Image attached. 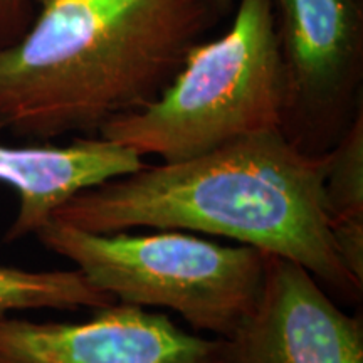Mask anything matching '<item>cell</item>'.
<instances>
[{
  "label": "cell",
  "instance_id": "cell-1",
  "mask_svg": "<svg viewBox=\"0 0 363 363\" xmlns=\"http://www.w3.org/2000/svg\"><path fill=\"white\" fill-rule=\"evenodd\" d=\"M325 162L279 128L266 130L81 190L51 220L96 234L148 227L222 235L298 262L326 291L358 305L363 281L345 266L326 219Z\"/></svg>",
  "mask_w": 363,
  "mask_h": 363
},
{
  "label": "cell",
  "instance_id": "cell-2",
  "mask_svg": "<svg viewBox=\"0 0 363 363\" xmlns=\"http://www.w3.org/2000/svg\"><path fill=\"white\" fill-rule=\"evenodd\" d=\"M0 49V130L94 136L160 96L219 19L212 0H33Z\"/></svg>",
  "mask_w": 363,
  "mask_h": 363
},
{
  "label": "cell",
  "instance_id": "cell-3",
  "mask_svg": "<svg viewBox=\"0 0 363 363\" xmlns=\"http://www.w3.org/2000/svg\"><path fill=\"white\" fill-rule=\"evenodd\" d=\"M233 24L202 40L160 96L99 136L142 157L180 162L279 128L283 71L271 0H238Z\"/></svg>",
  "mask_w": 363,
  "mask_h": 363
},
{
  "label": "cell",
  "instance_id": "cell-4",
  "mask_svg": "<svg viewBox=\"0 0 363 363\" xmlns=\"http://www.w3.org/2000/svg\"><path fill=\"white\" fill-rule=\"evenodd\" d=\"M35 235L116 303L169 308L195 331L216 338L229 337L242 323L264 283L266 252L184 230L96 234L49 220Z\"/></svg>",
  "mask_w": 363,
  "mask_h": 363
},
{
  "label": "cell",
  "instance_id": "cell-5",
  "mask_svg": "<svg viewBox=\"0 0 363 363\" xmlns=\"http://www.w3.org/2000/svg\"><path fill=\"white\" fill-rule=\"evenodd\" d=\"M283 71L279 130L325 157L363 113V0H271Z\"/></svg>",
  "mask_w": 363,
  "mask_h": 363
},
{
  "label": "cell",
  "instance_id": "cell-6",
  "mask_svg": "<svg viewBox=\"0 0 363 363\" xmlns=\"http://www.w3.org/2000/svg\"><path fill=\"white\" fill-rule=\"evenodd\" d=\"M219 363H363L362 315H347L298 262L266 252L252 311L220 338Z\"/></svg>",
  "mask_w": 363,
  "mask_h": 363
},
{
  "label": "cell",
  "instance_id": "cell-7",
  "mask_svg": "<svg viewBox=\"0 0 363 363\" xmlns=\"http://www.w3.org/2000/svg\"><path fill=\"white\" fill-rule=\"evenodd\" d=\"M219 355L220 338L125 303L93 310L83 323L0 320V363H219Z\"/></svg>",
  "mask_w": 363,
  "mask_h": 363
},
{
  "label": "cell",
  "instance_id": "cell-8",
  "mask_svg": "<svg viewBox=\"0 0 363 363\" xmlns=\"http://www.w3.org/2000/svg\"><path fill=\"white\" fill-rule=\"evenodd\" d=\"M143 165V157L135 150L99 135L79 136L67 145L0 143V184L19 199L4 242L35 235L72 195Z\"/></svg>",
  "mask_w": 363,
  "mask_h": 363
},
{
  "label": "cell",
  "instance_id": "cell-9",
  "mask_svg": "<svg viewBox=\"0 0 363 363\" xmlns=\"http://www.w3.org/2000/svg\"><path fill=\"white\" fill-rule=\"evenodd\" d=\"M323 203L340 257L363 281V113L326 153Z\"/></svg>",
  "mask_w": 363,
  "mask_h": 363
},
{
  "label": "cell",
  "instance_id": "cell-10",
  "mask_svg": "<svg viewBox=\"0 0 363 363\" xmlns=\"http://www.w3.org/2000/svg\"><path fill=\"white\" fill-rule=\"evenodd\" d=\"M116 303L78 269L26 271L0 266V320L29 310H98Z\"/></svg>",
  "mask_w": 363,
  "mask_h": 363
},
{
  "label": "cell",
  "instance_id": "cell-11",
  "mask_svg": "<svg viewBox=\"0 0 363 363\" xmlns=\"http://www.w3.org/2000/svg\"><path fill=\"white\" fill-rule=\"evenodd\" d=\"M34 16L33 0H0V49L24 34Z\"/></svg>",
  "mask_w": 363,
  "mask_h": 363
},
{
  "label": "cell",
  "instance_id": "cell-12",
  "mask_svg": "<svg viewBox=\"0 0 363 363\" xmlns=\"http://www.w3.org/2000/svg\"><path fill=\"white\" fill-rule=\"evenodd\" d=\"M212 4H214L216 11H217V13H219V17H220V16H225L227 12L233 11L235 0H212Z\"/></svg>",
  "mask_w": 363,
  "mask_h": 363
}]
</instances>
